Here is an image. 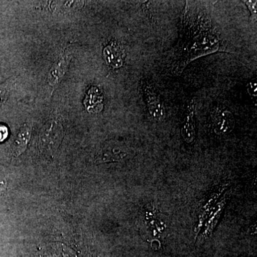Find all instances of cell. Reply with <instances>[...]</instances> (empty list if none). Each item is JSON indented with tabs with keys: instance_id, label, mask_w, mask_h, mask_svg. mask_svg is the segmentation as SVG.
<instances>
[{
	"instance_id": "cell-14",
	"label": "cell",
	"mask_w": 257,
	"mask_h": 257,
	"mask_svg": "<svg viewBox=\"0 0 257 257\" xmlns=\"http://www.w3.org/2000/svg\"><path fill=\"white\" fill-rule=\"evenodd\" d=\"M7 186L8 183H7L6 179L3 175H0V195L7 190Z\"/></svg>"
},
{
	"instance_id": "cell-8",
	"label": "cell",
	"mask_w": 257,
	"mask_h": 257,
	"mask_svg": "<svg viewBox=\"0 0 257 257\" xmlns=\"http://www.w3.org/2000/svg\"><path fill=\"white\" fill-rule=\"evenodd\" d=\"M69 57L68 55L62 56L57 63L54 64L48 74V82L50 85H57L63 78L68 68Z\"/></svg>"
},
{
	"instance_id": "cell-12",
	"label": "cell",
	"mask_w": 257,
	"mask_h": 257,
	"mask_svg": "<svg viewBox=\"0 0 257 257\" xmlns=\"http://www.w3.org/2000/svg\"><path fill=\"white\" fill-rule=\"evenodd\" d=\"M256 78H253L248 82L246 85V89H247L248 94L251 96L255 105H256L257 99V84Z\"/></svg>"
},
{
	"instance_id": "cell-2",
	"label": "cell",
	"mask_w": 257,
	"mask_h": 257,
	"mask_svg": "<svg viewBox=\"0 0 257 257\" xmlns=\"http://www.w3.org/2000/svg\"><path fill=\"white\" fill-rule=\"evenodd\" d=\"M64 138V128L57 119H51L44 125L40 134L39 147L42 151H55Z\"/></svg>"
},
{
	"instance_id": "cell-9",
	"label": "cell",
	"mask_w": 257,
	"mask_h": 257,
	"mask_svg": "<svg viewBox=\"0 0 257 257\" xmlns=\"http://www.w3.org/2000/svg\"><path fill=\"white\" fill-rule=\"evenodd\" d=\"M103 99L100 89L97 87H92L88 91L87 96L84 99V104L89 112H99L103 108Z\"/></svg>"
},
{
	"instance_id": "cell-11",
	"label": "cell",
	"mask_w": 257,
	"mask_h": 257,
	"mask_svg": "<svg viewBox=\"0 0 257 257\" xmlns=\"http://www.w3.org/2000/svg\"><path fill=\"white\" fill-rule=\"evenodd\" d=\"M15 84V78H10L0 84V106L8 99V96Z\"/></svg>"
},
{
	"instance_id": "cell-3",
	"label": "cell",
	"mask_w": 257,
	"mask_h": 257,
	"mask_svg": "<svg viewBox=\"0 0 257 257\" xmlns=\"http://www.w3.org/2000/svg\"><path fill=\"white\" fill-rule=\"evenodd\" d=\"M143 92L149 114L152 119L157 121H164L166 115L165 104L155 87L150 82L145 81L143 84Z\"/></svg>"
},
{
	"instance_id": "cell-10",
	"label": "cell",
	"mask_w": 257,
	"mask_h": 257,
	"mask_svg": "<svg viewBox=\"0 0 257 257\" xmlns=\"http://www.w3.org/2000/svg\"><path fill=\"white\" fill-rule=\"evenodd\" d=\"M126 156V152L122 151L119 148H112L111 150H107L106 152H104L102 156L101 157V159L104 162H114V161L116 162V161H119Z\"/></svg>"
},
{
	"instance_id": "cell-1",
	"label": "cell",
	"mask_w": 257,
	"mask_h": 257,
	"mask_svg": "<svg viewBox=\"0 0 257 257\" xmlns=\"http://www.w3.org/2000/svg\"><path fill=\"white\" fill-rule=\"evenodd\" d=\"M178 42L172 55V72L181 75L190 62L199 57L226 52L220 32L203 4L186 2L181 19Z\"/></svg>"
},
{
	"instance_id": "cell-5",
	"label": "cell",
	"mask_w": 257,
	"mask_h": 257,
	"mask_svg": "<svg viewBox=\"0 0 257 257\" xmlns=\"http://www.w3.org/2000/svg\"><path fill=\"white\" fill-rule=\"evenodd\" d=\"M182 138L187 144H192L197 138L195 123V101H190L187 106L181 130Z\"/></svg>"
},
{
	"instance_id": "cell-7",
	"label": "cell",
	"mask_w": 257,
	"mask_h": 257,
	"mask_svg": "<svg viewBox=\"0 0 257 257\" xmlns=\"http://www.w3.org/2000/svg\"><path fill=\"white\" fill-rule=\"evenodd\" d=\"M31 138V127L25 124L20 128L14 143L12 145V152L15 157H19L25 152Z\"/></svg>"
},
{
	"instance_id": "cell-4",
	"label": "cell",
	"mask_w": 257,
	"mask_h": 257,
	"mask_svg": "<svg viewBox=\"0 0 257 257\" xmlns=\"http://www.w3.org/2000/svg\"><path fill=\"white\" fill-rule=\"evenodd\" d=\"M211 126L216 135L223 136L232 132L235 125L234 114L225 106H216L211 112Z\"/></svg>"
},
{
	"instance_id": "cell-6",
	"label": "cell",
	"mask_w": 257,
	"mask_h": 257,
	"mask_svg": "<svg viewBox=\"0 0 257 257\" xmlns=\"http://www.w3.org/2000/svg\"><path fill=\"white\" fill-rule=\"evenodd\" d=\"M103 55L106 64L112 69L121 68L124 64V50L117 42H109L103 50Z\"/></svg>"
},
{
	"instance_id": "cell-13",
	"label": "cell",
	"mask_w": 257,
	"mask_h": 257,
	"mask_svg": "<svg viewBox=\"0 0 257 257\" xmlns=\"http://www.w3.org/2000/svg\"><path fill=\"white\" fill-rule=\"evenodd\" d=\"M243 3L247 7L248 10H249L250 14H251V18L252 20L256 21V13H257V2L256 0H248V1H243Z\"/></svg>"
}]
</instances>
